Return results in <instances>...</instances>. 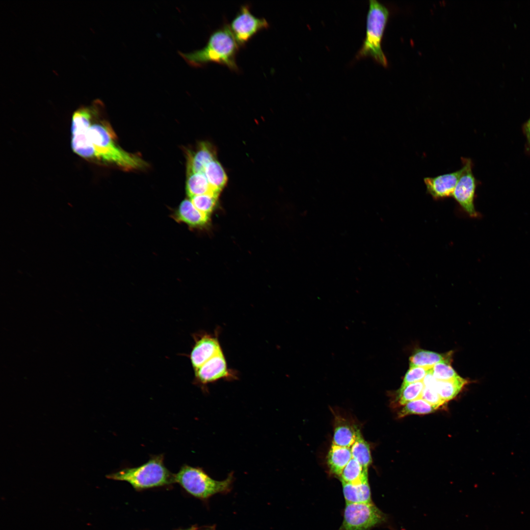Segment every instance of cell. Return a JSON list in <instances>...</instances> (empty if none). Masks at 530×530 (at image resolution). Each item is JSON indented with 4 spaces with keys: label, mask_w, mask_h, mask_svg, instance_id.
I'll list each match as a JSON object with an SVG mask.
<instances>
[{
    "label": "cell",
    "mask_w": 530,
    "mask_h": 530,
    "mask_svg": "<svg viewBox=\"0 0 530 530\" xmlns=\"http://www.w3.org/2000/svg\"><path fill=\"white\" fill-rule=\"evenodd\" d=\"M463 173L454 188L452 197L471 217H478L474 200L477 182L473 173V163L470 158H461Z\"/></svg>",
    "instance_id": "8"
},
{
    "label": "cell",
    "mask_w": 530,
    "mask_h": 530,
    "mask_svg": "<svg viewBox=\"0 0 530 530\" xmlns=\"http://www.w3.org/2000/svg\"><path fill=\"white\" fill-rule=\"evenodd\" d=\"M359 432L357 428L346 420L337 418L334 430L333 444L350 448Z\"/></svg>",
    "instance_id": "14"
},
{
    "label": "cell",
    "mask_w": 530,
    "mask_h": 530,
    "mask_svg": "<svg viewBox=\"0 0 530 530\" xmlns=\"http://www.w3.org/2000/svg\"><path fill=\"white\" fill-rule=\"evenodd\" d=\"M387 516L371 502L346 503L338 530H369L383 523Z\"/></svg>",
    "instance_id": "6"
},
{
    "label": "cell",
    "mask_w": 530,
    "mask_h": 530,
    "mask_svg": "<svg viewBox=\"0 0 530 530\" xmlns=\"http://www.w3.org/2000/svg\"><path fill=\"white\" fill-rule=\"evenodd\" d=\"M233 473L223 480L211 478L201 468L183 465L175 474V481L191 495L201 499L230 490L234 481Z\"/></svg>",
    "instance_id": "5"
},
{
    "label": "cell",
    "mask_w": 530,
    "mask_h": 530,
    "mask_svg": "<svg viewBox=\"0 0 530 530\" xmlns=\"http://www.w3.org/2000/svg\"><path fill=\"white\" fill-rule=\"evenodd\" d=\"M102 106V102L96 100L74 112L71 124L73 151L89 162L113 164L125 169H136L140 165V158L116 144L112 129L101 118Z\"/></svg>",
    "instance_id": "1"
},
{
    "label": "cell",
    "mask_w": 530,
    "mask_h": 530,
    "mask_svg": "<svg viewBox=\"0 0 530 530\" xmlns=\"http://www.w3.org/2000/svg\"><path fill=\"white\" fill-rule=\"evenodd\" d=\"M524 131L528 144L530 147V118L524 126Z\"/></svg>",
    "instance_id": "29"
},
{
    "label": "cell",
    "mask_w": 530,
    "mask_h": 530,
    "mask_svg": "<svg viewBox=\"0 0 530 530\" xmlns=\"http://www.w3.org/2000/svg\"><path fill=\"white\" fill-rule=\"evenodd\" d=\"M437 409V407L420 398L405 404L399 412L398 416L403 417L413 414H427L434 412Z\"/></svg>",
    "instance_id": "24"
},
{
    "label": "cell",
    "mask_w": 530,
    "mask_h": 530,
    "mask_svg": "<svg viewBox=\"0 0 530 530\" xmlns=\"http://www.w3.org/2000/svg\"><path fill=\"white\" fill-rule=\"evenodd\" d=\"M462 167L452 172L433 177H425L424 182L426 192L435 200L452 196L454 188L463 173Z\"/></svg>",
    "instance_id": "11"
},
{
    "label": "cell",
    "mask_w": 530,
    "mask_h": 530,
    "mask_svg": "<svg viewBox=\"0 0 530 530\" xmlns=\"http://www.w3.org/2000/svg\"><path fill=\"white\" fill-rule=\"evenodd\" d=\"M187 175L186 190L190 198L211 193H218L211 187L204 172L192 173Z\"/></svg>",
    "instance_id": "20"
},
{
    "label": "cell",
    "mask_w": 530,
    "mask_h": 530,
    "mask_svg": "<svg viewBox=\"0 0 530 530\" xmlns=\"http://www.w3.org/2000/svg\"><path fill=\"white\" fill-rule=\"evenodd\" d=\"M450 361H444L435 365L432 369L433 376L437 380H449L459 375L450 365Z\"/></svg>",
    "instance_id": "26"
},
{
    "label": "cell",
    "mask_w": 530,
    "mask_h": 530,
    "mask_svg": "<svg viewBox=\"0 0 530 530\" xmlns=\"http://www.w3.org/2000/svg\"><path fill=\"white\" fill-rule=\"evenodd\" d=\"M421 398L438 408L447 402L440 397L435 389L433 388L424 387Z\"/></svg>",
    "instance_id": "28"
},
{
    "label": "cell",
    "mask_w": 530,
    "mask_h": 530,
    "mask_svg": "<svg viewBox=\"0 0 530 530\" xmlns=\"http://www.w3.org/2000/svg\"><path fill=\"white\" fill-rule=\"evenodd\" d=\"M162 454L153 455L147 462L135 467H125L106 476L110 479L125 481L136 490L162 486L175 483V474L164 463Z\"/></svg>",
    "instance_id": "3"
},
{
    "label": "cell",
    "mask_w": 530,
    "mask_h": 530,
    "mask_svg": "<svg viewBox=\"0 0 530 530\" xmlns=\"http://www.w3.org/2000/svg\"><path fill=\"white\" fill-rule=\"evenodd\" d=\"M231 30L239 47L244 46L261 30L269 26L264 18L253 15L249 4L242 5L229 25Z\"/></svg>",
    "instance_id": "9"
},
{
    "label": "cell",
    "mask_w": 530,
    "mask_h": 530,
    "mask_svg": "<svg viewBox=\"0 0 530 530\" xmlns=\"http://www.w3.org/2000/svg\"><path fill=\"white\" fill-rule=\"evenodd\" d=\"M193 383L204 393H207L208 385L220 380L233 381L238 379V371L228 367L223 350L194 371Z\"/></svg>",
    "instance_id": "7"
},
{
    "label": "cell",
    "mask_w": 530,
    "mask_h": 530,
    "mask_svg": "<svg viewBox=\"0 0 530 530\" xmlns=\"http://www.w3.org/2000/svg\"><path fill=\"white\" fill-rule=\"evenodd\" d=\"M219 334L220 328L217 327L213 333L201 331L192 335L194 344L189 359L194 371L223 350Z\"/></svg>",
    "instance_id": "10"
},
{
    "label": "cell",
    "mask_w": 530,
    "mask_h": 530,
    "mask_svg": "<svg viewBox=\"0 0 530 530\" xmlns=\"http://www.w3.org/2000/svg\"><path fill=\"white\" fill-rule=\"evenodd\" d=\"M468 381L460 376L449 380H437L434 388L446 402L454 398Z\"/></svg>",
    "instance_id": "19"
},
{
    "label": "cell",
    "mask_w": 530,
    "mask_h": 530,
    "mask_svg": "<svg viewBox=\"0 0 530 530\" xmlns=\"http://www.w3.org/2000/svg\"><path fill=\"white\" fill-rule=\"evenodd\" d=\"M344 498L346 503L371 502V492L368 480L352 484L342 482Z\"/></svg>",
    "instance_id": "15"
},
{
    "label": "cell",
    "mask_w": 530,
    "mask_h": 530,
    "mask_svg": "<svg viewBox=\"0 0 530 530\" xmlns=\"http://www.w3.org/2000/svg\"><path fill=\"white\" fill-rule=\"evenodd\" d=\"M340 477L342 482L357 484L368 480V469L352 458L343 469Z\"/></svg>",
    "instance_id": "21"
},
{
    "label": "cell",
    "mask_w": 530,
    "mask_h": 530,
    "mask_svg": "<svg viewBox=\"0 0 530 530\" xmlns=\"http://www.w3.org/2000/svg\"><path fill=\"white\" fill-rule=\"evenodd\" d=\"M215 150L211 144L201 142L195 152L188 153L187 174L203 172L206 165L215 160Z\"/></svg>",
    "instance_id": "13"
},
{
    "label": "cell",
    "mask_w": 530,
    "mask_h": 530,
    "mask_svg": "<svg viewBox=\"0 0 530 530\" xmlns=\"http://www.w3.org/2000/svg\"><path fill=\"white\" fill-rule=\"evenodd\" d=\"M389 14L388 9L378 1H369L366 37L356 55L357 59L370 56L382 66H387V60L381 48V41Z\"/></svg>",
    "instance_id": "4"
},
{
    "label": "cell",
    "mask_w": 530,
    "mask_h": 530,
    "mask_svg": "<svg viewBox=\"0 0 530 530\" xmlns=\"http://www.w3.org/2000/svg\"><path fill=\"white\" fill-rule=\"evenodd\" d=\"M352 458L357 461L364 468L367 469L372 462L370 446L364 439L360 432L350 448Z\"/></svg>",
    "instance_id": "22"
},
{
    "label": "cell",
    "mask_w": 530,
    "mask_h": 530,
    "mask_svg": "<svg viewBox=\"0 0 530 530\" xmlns=\"http://www.w3.org/2000/svg\"><path fill=\"white\" fill-rule=\"evenodd\" d=\"M203 172L212 189L219 193L227 182L226 174L220 163L216 160L211 161Z\"/></svg>",
    "instance_id": "18"
},
{
    "label": "cell",
    "mask_w": 530,
    "mask_h": 530,
    "mask_svg": "<svg viewBox=\"0 0 530 530\" xmlns=\"http://www.w3.org/2000/svg\"><path fill=\"white\" fill-rule=\"evenodd\" d=\"M172 217L177 222L186 224L192 228L203 227L209 220V216L197 209L188 199H185L180 203Z\"/></svg>",
    "instance_id": "12"
},
{
    "label": "cell",
    "mask_w": 530,
    "mask_h": 530,
    "mask_svg": "<svg viewBox=\"0 0 530 530\" xmlns=\"http://www.w3.org/2000/svg\"><path fill=\"white\" fill-rule=\"evenodd\" d=\"M432 369L420 367H410L404 377L402 384L405 385L423 381L426 375Z\"/></svg>",
    "instance_id": "27"
},
{
    "label": "cell",
    "mask_w": 530,
    "mask_h": 530,
    "mask_svg": "<svg viewBox=\"0 0 530 530\" xmlns=\"http://www.w3.org/2000/svg\"><path fill=\"white\" fill-rule=\"evenodd\" d=\"M352 458L350 448L332 444L327 455L330 472L340 476L343 469Z\"/></svg>",
    "instance_id": "16"
},
{
    "label": "cell",
    "mask_w": 530,
    "mask_h": 530,
    "mask_svg": "<svg viewBox=\"0 0 530 530\" xmlns=\"http://www.w3.org/2000/svg\"><path fill=\"white\" fill-rule=\"evenodd\" d=\"M202 530V529H200L199 528L193 527V528H190V529H189L188 530Z\"/></svg>",
    "instance_id": "30"
},
{
    "label": "cell",
    "mask_w": 530,
    "mask_h": 530,
    "mask_svg": "<svg viewBox=\"0 0 530 530\" xmlns=\"http://www.w3.org/2000/svg\"><path fill=\"white\" fill-rule=\"evenodd\" d=\"M451 352L439 354L431 351L418 349L409 358L410 367H420L432 369L436 364L450 361Z\"/></svg>",
    "instance_id": "17"
},
{
    "label": "cell",
    "mask_w": 530,
    "mask_h": 530,
    "mask_svg": "<svg viewBox=\"0 0 530 530\" xmlns=\"http://www.w3.org/2000/svg\"><path fill=\"white\" fill-rule=\"evenodd\" d=\"M424 388L423 381L401 384L398 392L397 401L400 405L404 406L407 402L421 398Z\"/></svg>",
    "instance_id": "23"
},
{
    "label": "cell",
    "mask_w": 530,
    "mask_h": 530,
    "mask_svg": "<svg viewBox=\"0 0 530 530\" xmlns=\"http://www.w3.org/2000/svg\"><path fill=\"white\" fill-rule=\"evenodd\" d=\"M239 48L229 24H224L211 33L204 47L187 53L179 52V54L193 67H202L213 62L224 65L232 71H238L236 56Z\"/></svg>",
    "instance_id": "2"
},
{
    "label": "cell",
    "mask_w": 530,
    "mask_h": 530,
    "mask_svg": "<svg viewBox=\"0 0 530 530\" xmlns=\"http://www.w3.org/2000/svg\"><path fill=\"white\" fill-rule=\"evenodd\" d=\"M218 193H211L190 197V201L201 212L209 216L214 208Z\"/></svg>",
    "instance_id": "25"
}]
</instances>
